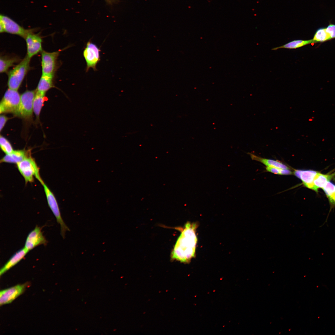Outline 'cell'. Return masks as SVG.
Instances as JSON below:
<instances>
[{
	"label": "cell",
	"mask_w": 335,
	"mask_h": 335,
	"mask_svg": "<svg viewBox=\"0 0 335 335\" xmlns=\"http://www.w3.org/2000/svg\"><path fill=\"white\" fill-rule=\"evenodd\" d=\"M100 50L97 46L89 41L83 52V55L86 63V72L92 69L94 71L97 70L96 65L100 60Z\"/></svg>",
	"instance_id": "ba28073f"
},
{
	"label": "cell",
	"mask_w": 335,
	"mask_h": 335,
	"mask_svg": "<svg viewBox=\"0 0 335 335\" xmlns=\"http://www.w3.org/2000/svg\"><path fill=\"white\" fill-rule=\"evenodd\" d=\"M25 287V284H18L1 291L0 305L11 303L22 293Z\"/></svg>",
	"instance_id": "7c38bea8"
},
{
	"label": "cell",
	"mask_w": 335,
	"mask_h": 335,
	"mask_svg": "<svg viewBox=\"0 0 335 335\" xmlns=\"http://www.w3.org/2000/svg\"><path fill=\"white\" fill-rule=\"evenodd\" d=\"M109 3H111L114 0H106Z\"/></svg>",
	"instance_id": "83f0119b"
},
{
	"label": "cell",
	"mask_w": 335,
	"mask_h": 335,
	"mask_svg": "<svg viewBox=\"0 0 335 335\" xmlns=\"http://www.w3.org/2000/svg\"><path fill=\"white\" fill-rule=\"evenodd\" d=\"M33 32L29 33L25 38L27 46V56L30 59L42 51V38Z\"/></svg>",
	"instance_id": "8fae6325"
},
{
	"label": "cell",
	"mask_w": 335,
	"mask_h": 335,
	"mask_svg": "<svg viewBox=\"0 0 335 335\" xmlns=\"http://www.w3.org/2000/svg\"><path fill=\"white\" fill-rule=\"evenodd\" d=\"M196 226L195 223L185 224L172 252V259L188 263L194 257L197 241Z\"/></svg>",
	"instance_id": "6da1fadb"
},
{
	"label": "cell",
	"mask_w": 335,
	"mask_h": 335,
	"mask_svg": "<svg viewBox=\"0 0 335 335\" xmlns=\"http://www.w3.org/2000/svg\"><path fill=\"white\" fill-rule=\"evenodd\" d=\"M250 154L252 159L261 163L267 167L276 168L284 169H289V168L287 166L279 161L262 158L252 154Z\"/></svg>",
	"instance_id": "d6986e66"
},
{
	"label": "cell",
	"mask_w": 335,
	"mask_h": 335,
	"mask_svg": "<svg viewBox=\"0 0 335 335\" xmlns=\"http://www.w3.org/2000/svg\"><path fill=\"white\" fill-rule=\"evenodd\" d=\"M42 229L36 226L28 234L26 238L24 247L29 251L41 245H46L47 241L43 235Z\"/></svg>",
	"instance_id": "30bf717a"
},
{
	"label": "cell",
	"mask_w": 335,
	"mask_h": 335,
	"mask_svg": "<svg viewBox=\"0 0 335 335\" xmlns=\"http://www.w3.org/2000/svg\"><path fill=\"white\" fill-rule=\"evenodd\" d=\"M318 172L311 170H295L294 174L302 181L305 187L315 191L314 181Z\"/></svg>",
	"instance_id": "4fadbf2b"
},
{
	"label": "cell",
	"mask_w": 335,
	"mask_h": 335,
	"mask_svg": "<svg viewBox=\"0 0 335 335\" xmlns=\"http://www.w3.org/2000/svg\"><path fill=\"white\" fill-rule=\"evenodd\" d=\"M20 100V96L17 90L9 88L1 102L0 114L12 113L15 114L19 108Z\"/></svg>",
	"instance_id": "8992f818"
},
{
	"label": "cell",
	"mask_w": 335,
	"mask_h": 335,
	"mask_svg": "<svg viewBox=\"0 0 335 335\" xmlns=\"http://www.w3.org/2000/svg\"><path fill=\"white\" fill-rule=\"evenodd\" d=\"M60 51L48 52L44 51L41 52L42 74L54 75L56 61Z\"/></svg>",
	"instance_id": "9c48e42d"
},
{
	"label": "cell",
	"mask_w": 335,
	"mask_h": 335,
	"mask_svg": "<svg viewBox=\"0 0 335 335\" xmlns=\"http://www.w3.org/2000/svg\"><path fill=\"white\" fill-rule=\"evenodd\" d=\"M54 76V75L42 74L36 91L45 95L46 92L53 87Z\"/></svg>",
	"instance_id": "e0dca14e"
},
{
	"label": "cell",
	"mask_w": 335,
	"mask_h": 335,
	"mask_svg": "<svg viewBox=\"0 0 335 335\" xmlns=\"http://www.w3.org/2000/svg\"><path fill=\"white\" fill-rule=\"evenodd\" d=\"M0 145L1 149L6 154L11 153L14 151L10 142L2 136L0 137Z\"/></svg>",
	"instance_id": "cb8c5ba5"
},
{
	"label": "cell",
	"mask_w": 335,
	"mask_h": 335,
	"mask_svg": "<svg viewBox=\"0 0 335 335\" xmlns=\"http://www.w3.org/2000/svg\"><path fill=\"white\" fill-rule=\"evenodd\" d=\"M45 95L37 91L33 103V111L37 117H39L45 99Z\"/></svg>",
	"instance_id": "7402d4cb"
},
{
	"label": "cell",
	"mask_w": 335,
	"mask_h": 335,
	"mask_svg": "<svg viewBox=\"0 0 335 335\" xmlns=\"http://www.w3.org/2000/svg\"><path fill=\"white\" fill-rule=\"evenodd\" d=\"M313 42H315L313 39L307 40H294L283 45L274 48L272 49V50H276L280 48L295 49Z\"/></svg>",
	"instance_id": "ffe728a7"
},
{
	"label": "cell",
	"mask_w": 335,
	"mask_h": 335,
	"mask_svg": "<svg viewBox=\"0 0 335 335\" xmlns=\"http://www.w3.org/2000/svg\"><path fill=\"white\" fill-rule=\"evenodd\" d=\"M29 252L24 247L15 252L1 269L0 275L18 263L24 258Z\"/></svg>",
	"instance_id": "5bb4252c"
},
{
	"label": "cell",
	"mask_w": 335,
	"mask_h": 335,
	"mask_svg": "<svg viewBox=\"0 0 335 335\" xmlns=\"http://www.w3.org/2000/svg\"><path fill=\"white\" fill-rule=\"evenodd\" d=\"M335 176V172L326 174H322L319 172L314 181L315 191L317 192L319 189H322L328 182L334 178Z\"/></svg>",
	"instance_id": "ac0fdd59"
},
{
	"label": "cell",
	"mask_w": 335,
	"mask_h": 335,
	"mask_svg": "<svg viewBox=\"0 0 335 335\" xmlns=\"http://www.w3.org/2000/svg\"><path fill=\"white\" fill-rule=\"evenodd\" d=\"M19 59L16 57H6L1 56L0 59V72L3 73L7 72L9 69L14 65Z\"/></svg>",
	"instance_id": "44dd1931"
},
{
	"label": "cell",
	"mask_w": 335,
	"mask_h": 335,
	"mask_svg": "<svg viewBox=\"0 0 335 335\" xmlns=\"http://www.w3.org/2000/svg\"><path fill=\"white\" fill-rule=\"evenodd\" d=\"M41 184L43 187L48 204L57 223L60 225V234L63 238H64L66 232L70 230L61 217L59 205L54 194L44 182Z\"/></svg>",
	"instance_id": "277c9868"
},
{
	"label": "cell",
	"mask_w": 335,
	"mask_h": 335,
	"mask_svg": "<svg viewBox=\"0 0 335 335\" xmlns=\"http://www.w3.org/2000/svg\"><path fill=\"white\" fill-rule=\"evenodd\" d=\"M8 120V118L4 115H1L0 117V130L1 131Z\"/></svg>",
	"instance_id": "4316f807"
},
{
	"label": "cell",
	"mask_w": 335,
	"mask_h": 335,
	"mask_svg": "<svg viewBox=\"0 0 335 335\" xmlns=\"http://www.w3.org/2000/svg\"><path fill=\"white\" fill-rule=\"evenodd\" d=\"M29 155L24 150H14L11 153L6 154L0 160V163H16L22 161Z\"/></svg>",
	"instance_id": "9a60e30c"
},
{
	"label": "cell",
	"mask_w": 335,
	"mask_h": 335,
	"mask_svg": "<svg viewBox=\"0 0 335 335\" xmlns=\"http://www.w3.org/2000/svg\"><path fill=\"white\" fill-rule=\"evenodd\" d=\"M266 170L269 172L275 174L282 175H289L292 173L289 169H284L276 168L267 167Z\"/></svg>",
	"instance_id": "d4e9b609"
},
{
	"label": "cell",
	"mask_w": 335,
	"mask_h": 335,
	"mask_svg": "<svg viewBox=\"0 0 335 335\" xmlns=\"http://www.w3.org/2000/svg\"><path fill=\"white\" fill-rule=\"evenodd\" d=\"M36 90L27 91L20 96L19 108L15 115L23 118L31 116L33 111V100Z\"/></svg>",
	"instance_id": "52a82bcc"
},
{
	"label": "cell",
	"mask_w": 335,
	"mask_h": 335,
	"mask_svg": "<svg viewBox=\"0 0 335 335\" xmlns=\"http://www.w3.org/2000/svg\"><path fill=\"white\" fill-rule=\"evenodd\" d=\"M19 172L23 177L26 184L34 181L35 177L41 183L43 181L41 178L39 168L34 159L29 156L17 164Z\"/></svg>",
	"instance_id": "3957f363"
},
{
	"label": "cell",
	"mask_w": 335,
	"mask_h": 335,
	"mask_svg": "<svg viewBox=\"0 0 335 335\" xmlns=\"http://www.w3.org/2000/svg\"><path fill=\"white\" fill-rule=\"evenodd\" d=\"M328 34L326 31V28H320L316 32L313 40L315 42H323L330 39Z\"/></svg>",
	"instance_id": "603a6c76"
},
{
	"label": "cell",
	"mask_w": 335,
	"mask_h": 335,
	"mask_svg": "<svg viewBox=\"0 0 335 335\" xmlns=\"http://www.w3.org/2000/svg\"><path fill=\"white\" fill-rule=\"evenodd\" d=\"M322 189L328 199L330 208L326 220L322 226L327 222L330 213L335 207V184L330 181H328Z\"/></svg>",
	"instance_id": "2e32d148"
},
{
	"label": "cell",
	"mask_w": 335,
	"mask_h": 335,
	"mask_svg": "<svg viewBox=\"0 0 335 335\" xmlns=\"http://www.w3.org/2000/svg\"><path fill=\"white\" fill-rule=\"evenodd\" d=\"M0 32H6L19 35L25 39L34 29H26L8 16L1 15L0 16Z\"/></svg>",
	"instance_id": "5b68a950"
},
{
	"label": "cell",
	"mask_w": 335,
	"mask_h": 335,
	"mask_svg": "<svg viewBox=\"0 0 335 335\" xmlns=\"http://www.w3.org/2000/svg\"><path fill=\"white\" fill-rule=\"evenodd\" d=\"M30 58L27 55L8 73L7 85L9 88L17 90L20 87L29 69Z\"/></svg>",
	"instance_id": "7a4b0ae2"
},
{
	"label": "cell",
	"mask_w": 335,
	"mask_h": 335,
	"mask_svg": "<svg viewBox=\"0 0 335 335\" xmlns=\"http://www.w3.org/2000/svg\"><path fill=\"white\" fill-rule=\"evenodd\" d=\"M326 31L331 39L335 38V25L330 24L326 28Z\"/></svg>",
	"instance_id": "484cf974"
}]
</instances>
